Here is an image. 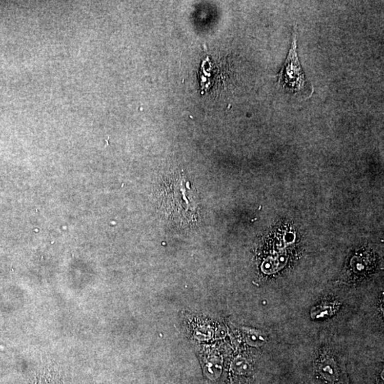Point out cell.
<instances>
[{
    "instance_id": "cell-1",
    "label": "cell",
    "mask_w": 384,
    "mask_h": 384,
    "mask_svg": "<svg viewBox=\"0 0 384 384\" xmlns=\"http://www.w3.org/2000/svg\"><path fill=\"white\" fill-rule=\"evenodd\" d=\"M278 83L286 89L297 95H306L312 89L305 76L299 63L297 51V32L294 34L293 43L284 63L277 75Z\"/></svg>"
},
{
    "instance_id": "cell-2",
    "label": "cell",
    "mask_w": 384,
    "mask_h": 384,
    "mask_svg": "<svg viewBox=\"0 0 384 384\" xmlns=\"http://www.w3.org/2000/svg\"><path fill=\"white\" fill-rule=\"evenodd\" d=\"M319 372L325 379L330 381H335L337 379V366L332 360H328L319 366Z\"/></svg>"
},
{
    "instance_id": "cell-3",
    "label": "cell",
    "mask_w": 384,
    "mask_h": 384,
    "mask_svg": "<svg viewBox=\"0 0 384 384\" xmlns=\"http://www.w3.org/2000/svg\"><path fill=\"white\" fill-rule=\"evenodd\" d=\"M246 340L253 346H260L266 341V338L261 332L256 330H247L246 334Z\"/></svg>"
},
{
    "instance_id": "cell-4",
    "label": "cell",
    "mask_w": 384,
    "mask_h": 384,
    "mask_svg": "<svg viewBox=\"0 0 384 384\" xmlns=\"http://www.w3.org/2000/svg\"><path fill=\"white\" fill-rule=\"evenodd\" d=\"M233 369L237 374H244L249 372V365L244 360H237L233 365Z\"/></svg>"
}]
</instances>
